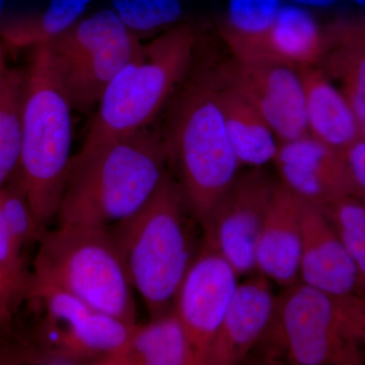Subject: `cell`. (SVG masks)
Wrapping results in <instances>:
<instances>
[{
  "label": "cell",
  "mask_w": 365,
  "mask_h": 365,
  "mask_svg": "<svg viewBox=\"0 0 365 365\" xmlns=\"http://www.w3.org/2000/svg\"><path fill=\"white\" fill-rule=\"evenodd\" d=\"M167 143L187 208L204 228L241 165L228 139L215 81L198 79L187 86Z\"/></svg>",
  "instance_id": "5"
},
{
  "label": "cell",
  "mask_w": 365,
  "mask_h": 365,
  "mask_svg": "<svg viewBox=\"0 0 365 365\" xmlns=\"http://www.w3.org/2000/svg\"><path fill=\"white\" fill-rule=\"evenodd\" d=\"M282 6V0H227V19L220 34L232 58H249Z\"/></svg>",
  "instance_id": "23"
},
{
  "label": "cell",
  "mask_w": 365,
  "mask_h": 365,
  "mask_svg": "<svg viewBox=\"0 0 365 365\" xmlns=\"http://www.w3.org/2000/svg\"><path fill=\"white\" fill-rule=\"evenodd\" d=\"M217 78L260 113L280 143L309 134L304 88L297 69L274 62L232 58L220 69Z\"/></svg>",
  "instance_id": "12"
},
{
  "label": "cell",
  "mask_w": 365,
  "mask_h": 365,
  "mask_svg": "<svg viewBox=\"0 0 365 365\" xmlns=\"http://www.w3.org/2000/svg\"><path fill=\"white\" fill-rule=\"evenodd\" d=\"M299 203V280L336 297L364 295L365 287L359 271L325 212L300 199Z\"/></svg>",
  "instance_id": "14"
},
{
  "label": "cell",
  "mask_w": 365,
  "mask_h": 365,
  "mask_svg": "<svg viewBox=\"0 0 365 365\" xmlns=\"http://www.w3.org/2000/svg\"><path fill=\"white\" fill-rule=\"evenodd\" d=\"M325 30L297 4L281 6L273 25L244 61H265L294 69L318 66L325 51Z\"/></svg>",
  "instance_id": "18"
},
{
  "label": "cell",
  "mask_w": 365,
  "mask_h": 365,
  "mask_svg": "<svg viewBox=\"0 0 365 365\" xmlns=\"http://www.w3.org/2000/svg\"><path fill=\"white\" fill-rule=\"evenodd\" d=\"M4 63V55H2L1 48H0V64Z\"/></svg>",
  "instance_id": "36"
},
{
  "label": "cell",
  "mask_w": 365,
  "mask_h": 365,
  "mask_svg": "<svg viewBox=\"0 0 365 365\" xmlns=\"http://www.w3.org/2000/svg\"><path fill=\"white\" fill-rule=\"evenodd\" d=\"M294 4L297 6L306 7H312V9H328L335 6L339 0H290Z\"/></svg>",
  "instance_id": "31"
},
{
  "label": "cell",
  "mask_w": 365,
  "mask_h": 365,
  "mask_svg": "<svg viewBox=\"0 0 365 365\" xmlns=\"http://www.w3.org/2000/svg\"><path fill=\"white\" fill-rule=\"evenodd\" d=\"M24 81L18 182L43 227L57 216L71 160L73 110L45 45L34 48Z\"/></svg>",
  "instance_id": "2"
},
{
  "label": "cell",
  "mask_w": 365,
  "mask_h": 365,
  "mask_svg": "<svg viewBox=\"0 0 365 365\" xmlns=\"http://www.w3.org/2000/svg\"><path fill=\"white\" fill-rule=\"evenodd\" d=\"M345 160L351 176L354 196L365 204V141L361 138L346 151Z\"/></svg>",
  "instance_id": "29"
},
{
  "label": "cell",
  "mask_w": 365,
  "mask_h": 365,
  "mask_svg": "<svg viewBox=\"0 0 365 365\" xmlns=\"http://www.w3.org/2000/svg\"><path fill=\"white\" fill-rule=\"evenodd\" d=\"M26 299L44 309L34 364H97L121 347L134 328L33 275Z\"/></svg>",
  "instance_id": "9"
},
{
  "label": "cell",
  "mask_w": 365,
  "mask_h": 365,
  "mask_svg": "<svg viewBox=\"0 0 365 365\" xmlns=\"http://www.w3.org/2000/svg\"><path fill=\"white\" fill-rule=\"evenodd\" d=\"M306 103L309 134L345 157L361 138L360 121L342 91L319 66L297 69Z\"/></svg>",
  "instance_id": "17"
},
{
  "label": "cell",
  "mask_w": 365,
  "mask_h": 365,
  "mask_svg": "<svg viewBox=\"0 0 365 365\" xmlns=\"http://www.w3.org/2000/svg\"><path fill=\"white\" fill-rule=\"evenodd\" d=\"M353 4H357L359 6H365V0H350Z\"/></svg>",
  "instance_id": "34"
},
{
  "label": "cell",
  "mask_w": 365,
  "mask_h": 365,
  "mask_svg": "<svg viewBox=\"0 0 365 365\" xmlns=\"http://www.w3.org/2000/svg\"><path fill=\"white\" fill-rule=\"evenodd\" d=\"M258 346L268 361L297 365L364 364L349 297H336L297 281L283 287ZM257 346V347H258Z\"/></svg>",
  "instance_id": "7"
},
{
  "label": "cell",
  "mask_w": 365,
  "mask_h": 365,
  "mask_svg": "<svg viewBox=\"0 0 365 365\" xmlns=\"http://www.w3.org/2000/svg\"><path fill=\"white\" fill-rule=\"evenodd\" d=\"M55 78L73 109L98 104L115 76L140 50V38L113 9L83 16L45 44Z\"/></svg>",
  "instance_id": "8"
},
{
  "label": "cell",
  "mask_w": 365,
  "mask_h": 365,
  "mask_svg": "<svg viewBox=\"0 0 365 365\" xmlns=\"http://www.w3.org/2000/svg\"><path fill=\"white\" fill-rule=\"evenodd\" d=\"M6 0H0V19H1L2 14L4 11V7H6Z\"/></svg>",
  "instance_id": "33"
},
{
  "label": "cell",
  "mask_w": 365,
  "mask_h": 365,
  "mask_svg": "<svg viewBox=\"0 0 365 365\" xmlns=\"http://www.w3.org/2000/svg\"><path fill=\"white\" fill-rule=\"evenodd\" d=\"M276 302L271 280L262 274L239 283L209 348L206 364L244 361L265 335Z\"/></svg>",
  "instance_id": "15"
},
{
  "label": "cell",
  "mask_w": 365,
  "mask_h": 365,
  "mask_svg": "<svg viewBox=\"0 0 365 365\" xmlns=\"http://www.w3.org/2000/svg\"><path fill=\"white\" fill-rule=\"evenodd\" d=\"M0 208L11 237L21 250L33 242L39 244L47 227L37 220L25 193L14 179L0 191Z\"/></svg>",
  "instance_id": "27"
},
{
  "label": "cell",
  "mask_w": 365,
  "mask_h": 365,
  "mask_svg": "<svg viewBox=\"0 0 365 365\" xmlns=\"http://www.w3.org/2000/svg\"><path fill=\"white\" fill-rule=\"evenodd\" d=\"M237 277L230 262L204 240L182 281L174 304L198 365L206 364L209 348L239 284Z\"/></svg>",
  "instance_id": "11"
},
{
  "label": "cell",
  "mask_w": 365,
  "mask_h": 365,
  "mask_svg": "<svg viewBox=\"0 0 365 365\" xmlns=\"http://www.w3.org/2000/svg\"><path fill=\"white\" fill-rule=\"evenodd\" d=\"M302 225L297 197L277 182L257 242L256 270L282 287L299 281Z\"/></svg>",
  "instance_id": "16"
},
{
  "label": "cell",
  "mask_w": 365,
  "mask_h": 365,
  "mask_svg": "<svg viewBox=\"0 0 365 365\" xmlns=\"http://www.w3.org/2000/svg\"><path fill=\"white\" fill-rule=\"evenodd\" d=\"M167 141L148 128L71 158L58 225L112 227L148 203L168 174Z\"/></svg>",
  "instance_id": "1"
},
{
  "label": "cell",
  "mask_w": 365,
  "mask_h": 365,
  "mask_svg": "<svg viewBox=\"0 0 365 365\" xmlns=\"http://www.w3.org/2000/svg\"><path fill=\"white\" fill-rule=\"evenodd\" d=\"M359 339L360 341H361V343H364V344L365 345V331H364V332L360 333Z\"/></svg>",
  "instance_id": "35"
},
{
  "label": "cell",
  "mask_w": 365,
  "mask_h": 365,
  "mask_svg": "<svg viewBox=\"0 0 365 365\" xmlns=\"http://www.w3.org/2000/svg\"><path fill=\"white\" fill-rule=\"evenodd\" d=\"M339 235L365 287V204L347 196L322 209Z\"/></svg>",
  "instance_id": "26"
},
{
  "label": "cell",
  "mask_w": 365,
  "mask_h": 365,
  "mask_svg": "<svg viewBox=\"0 0 365 365\" xmlns=\"http://www.w3.org/2000/svg\"><path fill=\"white\" fill-rule=\"evenodd\" d=\"M32 273L97 311L137 324L132 285L110 227L58 225L46 230Z\"/></svg>",
  "instance_id": "6"
},
{
  "label": "cell",
  "mask_w": 365,
  "mask_h": 365,
  "mask_svg": "<svg viewBox=\"0 0 365 365\" xmlns=\"http://www.w3.org/2000/svg\"><path fill=\"white\" fill-rule=\"evenodd\" d=\"M97 365H198L174 309L145 325H135L121 347Z\"/></svg>",
  "instance_id": "19"
},
{
  "label": "cell",
  "mask_w": 365,
  "mask_h": 365,
  "mask_svg": "<svg viewBox=\"0 0 365 365\" xmlns=\"http://www.w3.org/2000/svg\"><path fill=\"white\" fill-rule=\"evenodd\" d=\"M349 304L353 323L359 337L360 333L365 331V295L350 297Z\"/></svg>",
  "instance_id": "30"
},
{
  "label": "cell",
  "mask_w": 365,
  "mask_h": 365,
  "mask_svg": "<svg viewBox=\"0 0 365 365\" xmlns=\"http://www.w3.org/2000/svg\"><path fill=\"white\" fill-rule=\"evenodd\" d=\"M274 162L281 184L317 207L325 209L341 198L354 196L345 157L309 134L279 143Z\"/></svg>",
  "instance_id": "13"
},
{
  "label": "cell",
  "mask_w": 365,
  "mask_h": 365,
  "mask_svg": "<svg viewBox=\"0 0 365 365\" xmlns=\"http://www.w3.org/2000/svg\"><path fill=\"white\" fill-rule=\"evenodd\" d=\"M277 182L262 168L237 175L203 228L204 240L239 276L256 270L257 242Z\"/></svg>",
  "instance_id": "10"
},
{
  "label": "cell",
  "mask_w": 365,
  "mask_h": 365,
  "mask_svg": "<svg viewBox=\"0 0 365 365\" xmlns=\"http://www.w3.org/2000/svg\"><path fill=\"white\" fill-rule=\"evenodd\" d=\"M228 139L240 165L262 168L275 160V134L260 113L235 88L215 81Z\"/></svg>",
  "instance_id": "20"
},
{
  "label": "cell",
  "mask_w": 365,
  "mask_h": 365,
  "mask_svg": "<svg viewBox=\"0 0 365 365\" xmlns=\"http://www.w3.org/2000/svg\"><path fill=\"white\" fill-rule=\"evenodd\" d=\"M113 11L137 37L174 28L184 14L182 0H110Z\"/></svg>",
  "instance_id": "25"
},
{
  "label": "cell",
  "mask_w": 365,
  "mask_h": 365,
  "mask_svg": "<svg viewBox=\"0 0 365 365\" xmlns=\"http://www.w3.org/2000/svg\"><path fill=\"white\" fill-rule=\"evenodd\" d=\"M93 0H50L37 16L2 26L0 36L11 49H26L47 44L66 33L85 16Z\"/></svg>",
  "instance_id": "22"
},
{
  "label": "cell",
  "mask_w": 365,
  "mask_h": 365,
  "mask_svg": "<svg viewBox=\"0 0 365 365\" xmlns=\"http://www.w3.org/2000/svg\"><path fill=\"white\" fill-rule=\"evenodd\" d=\"M24 81L23 72L0 64V191L20 160Z\"/></svg>",
  "instance_id": "24"
},
{
  "label": "cell",
  "mask_w": 365,
  "mask_h": 365,
  "mask_svg": "<svg viewBox=\"0 0 365 365\" xmlns=\"http://www.w3.org/2000/svg\"><path fill=\"white\" fill-rule=\"evenodd\" d=\"M195 45V32L187 25L169 29L143 44L106 88L78 155L148 128L188 71Z\"/></svg>",
  "instance_id": "4"
},
{
  "label": "cell",
  "mask_w": 365,
  "mask_h": 365,
  "mask_svg": "<svg viewBox=\"0 0 365 365\" xmlns=\"http://www.w3.org/2000/svg\"><path fill=\"white\" fill-rule=\"evenodd\" d=\"M0 269L20 294L28 299L32 283V272L26 268L23 250L16 245L4 222L0 208Z\"/></svg>",
  "instance_id": "28"
},
{
  "label": "cell",
  "mask_w": 365,
  "mask_h": 365,
  "mask_svg": "<svg viewBox=\"0 0 365 365\" xmlns=\"http://www.w3.org/2000/svg\"><path fill=\"white\" fill-rule=\"evenodd\" d=\"M187 213L181 186L168 173L138 212L110 227L129 281L140 294L150 319L174 309L178 290L195 258Z\"/></svg>",
  "instance_id": "3"
},
{
  "label": "cell",
  "mask_w": 365,
  "mask_h": 365,
  "mask_svg": "<svg viewBox=\"0 0 365 365\" xmlns=\"http://www.w3.org/2000/svg\"><path fill=\"white\" fill-rule=\"evenodd\" d=\"M319 67L341 85L359 121L365 119V23L340 21L325 30Z\"/></svg>",
  "instance_id": "21"
},
{
  "label": "cell",
  "mask_w": 365,
  "mask_h": 365,
  "mask_svg": "<svg viewBox=\"0 0 365 365\" xmlns=\"http://www.w3.org/2000/svg\"><path fill=\"white\" fill-rule=\"evenodd\" d=\"M360 135H361L362 140L365 141V119L360 122Z\"/></svg>",
  "instance_id": "32"
}]
</instances>
